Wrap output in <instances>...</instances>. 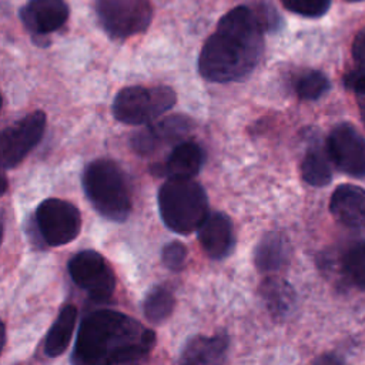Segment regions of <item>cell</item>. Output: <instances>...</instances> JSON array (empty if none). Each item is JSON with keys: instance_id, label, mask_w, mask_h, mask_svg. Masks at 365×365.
Masks as SVG:
<instances>
[{"instance_id": "26", "label": "cell", "mask_w": 365, "mask_h": 365, "mask_svg": "<svg viewBox=\"0 0 365 365\" xmlns=\"http://www.w3.org/2000/svg\"><path fill=\"white\" fill-rule=\"evenodd\" d=\"M345 87L358 96L365 98V73L364 71H351L345 76Z\"/></svg>"}, {"instance_id": "6", "label": "cell", "mask_w": 365, "mask_h": 365, "mask_svg": "<svg viewBox=\"0 0 365 365\" xmlns=\"http://www.w3.org/2000/svg\"><path fill=\"white\" fill-rule=\"evenodd\" d=\"M96 13L111 38H127L144 31L153 19L148 0H96Z\"/></svg>"}, {"instance_id": "21", "label": "cell", "mask_w": 365, "mask_h": 365, "mask_svg": "<svg viewBox=\"0 0 365 365\" xmlns=\"http://www.w3.org/2000/svg\"><path fill=\"white\" fill-rule=\"evenodd\" d=\"M174 305L175 299L173 292L168 288L158 285L147 292L143 304V312L150 322L160 324L173 314Z\"/></svg>"}, {"instance_id": "1", "label": "cell", "mask_w": 365, "mask_h": 365, "mask_svg": "<svg viewBox=\"0 0 365 365\" xmlns=\"http://www.w3.org/2000/svg\"><path fill=\"white\" fill-rule=\"evenodd\" d=\"M279 23V14L269 4H259L255 9L237 6L230 10L201 48L198 57L201 77L214 83L245 78L259 63L264 33L277 30Z\"/></svg>"}, {"instance_id": "15", "label": "cell", "mask_w": 365, "mask_h": 365, "mask_svg": "<svg viewBox=\"0 0 365 365\" xmlns=\"http://www.w3.org/2000/svg\"><path fill=\"white\" fill-rule=\"evenodd\" d=\"M204 164L202 148L194 141H180L170 153L167 161L153 168L158 175L168 178H192Z\"/></svg>"}, {"instance_id": "2", "label": "cell", "mask_w": 365, "mask_h": 365, "mask_svg": "<svg viewBox=\"0 0 365 365\" xmlns=\"http://www.w3.org/2000/svg\"><path fill=\"white\" fill-rule=\"evenodd\" d=\"M154 331L113 309H98L80 324L71 364L114 365L137 362L155 345Z\"/></svg>"}, {"instance_id": "14", "label": "cell", "mask_w": 365, "mask_h": 365, "mask_svg": "<svg viewBox=\"0 0 365 365\" xmlns=\"http://www.w3.org/2000/svg\"><path fill=\"white\" fill-rule=\"evenodd\" d=\"M329 211L336 221L349 228H365V190L342 184L329 200Z\"/></svg>"}, {"instance_id": "4", "label": "cell", "mask_w": 365, "mask_h": 365, "mask_svg": "<svg viewBox=\"0 0 365 365\" xmlns=\"http://www.w3.org/2000/svg\"><path fill=\"white\" fill-rule=\"evenodd\" d=\"M158 212L168 230L190 234L208 217V198L192 178H168L158 190Z\"/></svg>"}, {"instance_id": "19", "label": "cell", "mask_w": 365, "mask_h": 365, "mask_svg": "<svg viewBox=\"0 0 365 365\" xmlns=\"http://www.w3.org/2000/svg\"><path fill=\"white\" fill-rule=\"evenodd\" d=\"M77 321V308L73 304H66L51 328L48 329V334L44 341V355L48 358H57L60 356L68 346L74 327Z\"/></svg>"}, {"instance_id": "7", "label": "cell", "mask_w": 365, "mask_h": 365, "mask_svg": "<svg viewBox=\"0 0 365 365\" xmlns=\"http://www.w3.org/2000/svg\"><path fill=\"white\" fill-rule=\"evenodd\" d=\"M36 228L41 241L50 247H60L77 238L81 230L78 208L60 198H47L36 210Z\"/></svg>"}, {"instance_id": "27", "label": "cell", "mask_w": 365, "mask_h": 365, "mask_svg": "<svg viewBox=\"0 0 365 365\" xmlns=\"http://www.w3.org/2000/svg\"><path fill=\"white\" fill-rule=\"evenodd\" d=\"M352 57L355 63L365 70V29H362L352 43Z\"/></svg>"}, {"instance_id": "23", "label": "cell", "mask_w": 365, "mask_h": 365, "mask_svg": "<svg viewBox=\"0 0 365 365\" xmlns=\"http://www.w3.org/2000/svg\"><path fill=\"white\" fill-rule=\"evenodd\" d=\"M329 90V80L318 70L302 73L295 81V93L301 100H317Z\"/></svg>"}, {"instance_id": "8", "label": "cell", "mask_w": 365, "mask_h": 365, "mask_svg": "<svg viewBox=\"0 0 365 365\" xmlns=\"http://www.w3.org/2000/svg\"><path fill=\"white\" fill-rule=\"evenodd\" d=\"M74 284L96 301H107L115 289V277L106 258L94 250H84L68 261Z\"/></svg>"}, {"instance_id": "20", "label": "cell", "mask_w": 365, "mask_h": 365, "mask_svg": "<svg viewBox=\"0 0 365 365\" xmlns=\"http://www.w3.org/2000/svg\"><path fill=\"white\" fill-rule=\"evenodd\" d=\"M301 174L305 182L314 187L327 185L332 178L331 158L319 145H311L301 163Z\"/></svg>"}, {"instance_id": "10", "label": "cell", "mask_w": 365, "mask_h": 365, "mask_svg": "<svg viewBox=\"0 0 365 365\" xmlns=\"http://www.w3.org/2000/svg\"><path fill=\"white\" fill-rule=\"evenodd\" d=\"M331 161L352 177H365V138L351 124L335 125L327 140Z\"/></svg>"}, {"instance_id": "18", "label": "cell", "mask_w": 365, "mask_h": 365, "mask_svg": "<svg viewBox=\"0 0 365 365\" xmlns=\"http://www.w3.org/2000/svg\"><path fill=\"white\" fill-rule=\"evenodd\" d=\"M259 295L269 314L275 318H284L295 307L297 294L289 282L279 277H268L259 285Z\"/></svg>"}, {"instance_id": "28", "label": "cell", "mask_w": 365, "mask_h": 365, "mask_svg": "<svg viewBox=\"0 0 365 365\" xmlns=\"http://www.w3.org/2000/svg\"><path fill=\"white\" fill-rule=\"evenodd\" d=\"M346 1H362V0H346Z\"/></svg>"}, {"instance_id": "11", "label": "cell", "mask_w": 365, "mask_h": 365, "mask_svg": "<svg viewBox=\"0 0 365 365\" xmlns=\"http://www.w3.org/2000/svg\"><path fill=\"white\" fill-rule=\"evenodd\" d=\"M194 127V121L181 114L165 117L133 134L131 147L140 155H148L160 147L181 140Z\"/></svg>"}, {"instance_id": "13", "label": "cell", "mask_w": 365, "mask_h": 365, "mask_svg": "<svg viewBox=\"0 0 365 365\" xmlns=\"http://www.w3.org/2000/svg\"><path fill=\"white\" fill-rule=\"evenodd\" d=\"M197 231L198 241L211 259H224L232 252L235 245L234 227L224 212H210Z\"/></svg>"}, {"instance_id": "3", "label": "cell", "mask_w": 365, "mask_h": 365, "mask_svg": "<svg viewBox=\"0 0 365 365\" xmlns=\"http://www.w3.org/2000/svg\"><path fill=\"white\" fill-rule=\"evenodd\" d=\"M84 192L96 211L114 222H123L131 212V194L120 165L108 158H97L83 173Z\"/></svg>"}, {"instance_id": "16", "label": "cell", "mask_w": 365, "mask_h": 365, "mask_svg": "<svg viewBox=\"0 0 365 365\" xmlns=\"http://www.w3.org/2000/svg\"><path fill=\"white\" fill-rule=\"evenodd\" d=\"M289 244L278 231H269L262 235L255 247L254 264L261 272H275L289 259Z\"/></svg>"}, {"instance_id": "17", "label": "cell", "mask_w": 365, "mask_h": 365, "mask_svg": "<svg viewBox=\"0 0 365 365\" xmlns=\"http://www.w3.org/2000/svg\"><path fill=\"white\" fill-rule=\"evenodd\" d=\"M228 338L224 334L205 336L195 335L182 348L180 362L182 364H217L225 356Z\"/></svg>"}, {"instance_id": "12", "label": "cell", "mask_w": 365, "mask_h": 365, "mask_svg": "<svg viewBox=\"0 0 365 365\" xmlns=\"http://www.w3.org/2000/svg\"><path fill=\"white\" fill-rule=\"evenodd\" d=\"M20 19L34 36H46L67 21L68 6L64 0H29L20 10Z\"/></svg>"}, {"instance_id": "25", "label": "cell", "mask_w": 365, "mask_h": 365, "mask_svg": "<svg viewBox=\"0 0 365 365\" xmlns=\"http://www.w3.org/2000/svg\"><path fill=\"white\" fill-rule=\"evenodd\" d=\"M187 247L180 241H171L164 245L161 251L163 264L171 271L182 269L187 259Z\"/></svg>"}, {"instance_id": "5", "label": "cell", "mask_w": 365, "mask_h": 365, "mask_svg": "<svg viewBox=\"0 0 365 365\" xmlns=\"http://www.w3.org/2000/svg\"><path fill=\"white\" fill-rule=\"evenodd\" d=\"M175 101V91L168 86H131L117 93L111 110L117 121L130 125H141L168 111Z\"/></svg>"}, {"instance_id": "24", "label": "cell", "mask_w": 365, "mask_h": 365, "mask_svg": "<svg viewBox=\"0 0 365 365\" xmlns=\"http://www.w3.org/2000/svg\"><path fill=\"white\" fill-rule=\"evenodd\" d=\"M281 3L292 13L305 17H319L329 9L331 0H281Z\"/></svg>"}, {"instance_id": "9", "label": "cell", "mask_w": 365, "mask_h": 365, "mask_svg": "<svg viewBox=\"0 0 365 365\" xmlns=\"http://www.w3.org/2000/svg\"><path fill=\"white\" fill-rule=\"evenodd\" d=\"M46 114L37 110L1 131L0 155L3 170L14 168L40 143L46 130Z\"/></svg>"}, {"instance_id": "22", "label": "cell", "mask_w": 365, "mask_h": 365, "mask_svg": "<svg viewBox=\"0 0 365 365\" xmlns=\"http://www.w3.org/2000/svg\"><path fill=\"white\" fill-rule=\"evenodd\" d=\"M341 271L349 284L365 291V241L348 247L341 258Z\"/></svg>"}]
</instances>
